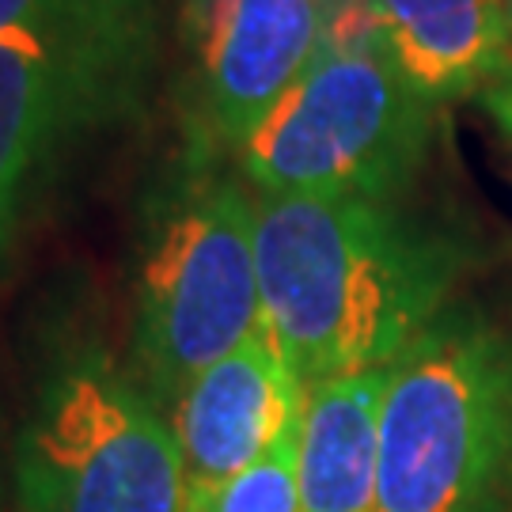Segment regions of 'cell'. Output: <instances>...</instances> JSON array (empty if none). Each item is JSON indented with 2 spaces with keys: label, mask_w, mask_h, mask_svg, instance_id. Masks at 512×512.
I'll return each instance as SVG.
<instances>
[{
  "label": "cell",
  "mask_w": 512,
  "mask_h": 512,
  "mask_svg": "<svg viewBox=\"0 0 512 512\" xmlns=\"http://www.w3.org/2000/svg\"><path fill=\"white\" fill-rule=\"evenodd\" d=\"M262 323L304 387L387 368L459 300L475 228L410 198L255 194Z\"/></svg>",
  "instance_id": "obj_1"
},
{
  "label": "cell",
  "mask_w": 512,
  "mask_h": 512,
  "mask_svg": "<svg viewBox=\"0 0 512 512\" xmlns=\"http://www.w3.org/2000/svg\"><path fill=\"white\" fill-rule=\"evenodd\" d=\"M376 512H512V327L475 300L387 368Z\"/></svg>",
  "instance_id": "obj_2"
},
{
  "label": "cell",
  "mask_w": 512,
  "mask_h": 512,
  "mask_svg": "<svg viewBox=\"0 0 512 512\" xmlns=\"http://www.w3.org/2000/svg\"><path fill=\"white\" fill-rule=\"evenodd\" d=\"M224 156L186 145L148 205L133 262V376L171 410L183 387L262 330L255 198Z\"/></svg>",
  "instance_id": "obj_3"
},
{
  "label": "cell",
  "mask_w": 512,
  "mask_h": 512,
  "mask_svg": "<svg viewBox=\"0 0 512 512\" xmlns=\"http://www.w3.org/2000/svg\"><path fill=\"white\" fill-rule=\"evenodd\" d=\"M437 114L372 19L353 31L346 8L319 61L239 148V175L255 194L410 198L433 152Z\"/></svg>",
  "instance_id": "obj_4"
},
{
  "label": "cell",
  "mask_w": 512,
  "mask_h": 512,
  "mask_svg": "<svg viewBox=\"0 0 512 512\" xmlns=\"http://www.w3.org/2000/svg\"><path fill=\"white\" fill-rule=\"evenodd\" d=\"M19 512H183V456L167 410L103 346L42 368L12 452Z\"/></svg>",
  "instance_id": "obj_5"
},
{
  "label": "cell",
  "mask_w": 512,
  "mask_h": 512,
  "mask_svg": "<svg viewBox=\"0 0 512 512\" xmlns=\"http://www.w3.org/2000/svg\"><path fill=\"white\" fill-rule=\"evenodd\" d=\"M346 8V0H190L186 145L239 156L330 46Z\"/></svg>",
  "instance_id": "obj_6"
},
{
  "label": "cell",
  "mask_w": 512,
  "mask_h": 512,
  "mask_svg": "<svg viewBox=\"0 0 512 512\" xmlns=\"http://www.w3.org/2000/svg\"><path fill=\"white\" fill-rule=\"evenodd\" d=\"M304 414V384L262 323L258 334L198 372L167 410L183 456V512L217 494L274 448Z\"/></svg>",
  "instance_id": "obj_7"
},
{
  "label": "cell",
  "mask_w": 512,
  "mask_h": 512,
  "mask_svg": "<svg viewBox=\"0 0 512 512\" xmlns=\"http://www.w3.org/2000/svg\"><path fill=\"white\" fill-rule=\"evenodd\" d=\"M126 84L35 38H0V255L38 164L69 118L114 107Z\"/></svg>",
  "instance_id": "obj_8"
},
{
  "label": "cell",
  "mask_w": 512,
  "mask_h": 512,
  "mask_svg": "<svg viewBox=\"0 0 512 512\" xmlns=\"http://www.w3.org/2000/svg\"><path fill=\"white\" fill-rule=\"evenodd\" d=\"M361 8L437 107L482 95L509 73L497 0H361Z\"/></svg>",
  "instance_id": "obj_9"
},
{
  "label": "cell",
  "mask_w": 512,
  "mask_h": 512,
  "mask_svg": "<svg viewBox=\"0 0 512 512\" xmlns=\"http://www.w3.org/2000/svg\"><path fill=\"white\" fill-rule=\"evenodd\" d=\"M387 368L349 372L304 387L296 512H376Z\"/></svg>",
  "instance_id": "obj_10"
},
{
  "label": "cell",
  "mask_w": 512,
  "mask_h": 512,
  "mask_svg": "<svg viewBox=\"0 0 512 512\" xmlns=\"http://www.w3.org/2000/svg\"><path fill=\"white\" fill-rule=\"evenodd\" d=\"M0 38H35L133 92L148 61V0H0Z\"/></svg>",
  "instance_id": "obj_11"
},
{
  "label": "cell",
  "mask_w": 512,
  "mask_h": 512,
  "mask_svg": "<svg viewBox=\"0 0 512 512\" xmlns=\"http://www.w3.org/2000/svg\"><path fill=\"white\" fill-rule=\"evenodd\" d=\"M296 459H300V421L277 440L255 467H247L217 494L209 512H296L300 509V482H296Z\"/></svg>",
  "instance_id": "obj_12"
},
{
  "label": "cell",
  "mask_w": 512,
  "mask_h": 512,
  "mask_svg": "<svg viewBox=\"0 0 512 512\" xmlns=\"http://www.w3.org/2000/svg\"><path fill=\"white\" fill-rule=\"evenodd\" d=\"M482 103L494 114L501 126L512 133V73H505L501 80H494L486 92H482Z\"/></svg>",
  "instance_id": "obj_13"
},
{
  "label": "cell",
  "mask_w": 512,
  "mask_h": 512,
  "mask_svg": "<svg viewBox=\"0 0 512 512\" xmlns=\"http://www.w3.org/2000/svg\"><path fill=\"white\" fill-rule=\"evenodd\" d=\"M501 4V35H505V54H509V73H512V0H497Z\"/></svg>",
  "instance_id": "obj_14"
}]
</instances>
